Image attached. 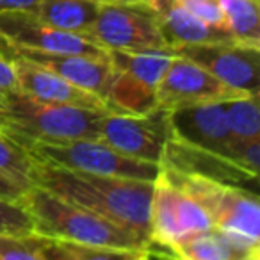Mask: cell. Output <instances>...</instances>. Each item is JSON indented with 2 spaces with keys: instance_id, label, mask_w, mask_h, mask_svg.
I'll list each match as a JSON object with an SVG mask.
<instances>
[{
  "instance_id": "6",
  "label": "cell",
  "mask_w": 260,
  "mask_h": 260,
  "mask_svg": "<svg viewBox=\"0 0 260 260\" xmlns=\"http://www.w3.org/2000/svg\"><path fill=\"white\" fill-rule=\"evenodd\" d=\"M212 221L192 196L173 184L160 168L150 200V242L153 256H171L177 244L212 230Z\"/></svg>"
},
{
  "instance_id": "1",
  "label": "cell",
  "mask_w": 260,
  "mask_h": 260,
  "mask_svg": "<svg viewBox=\"0 0 260 260\" xmlns=\"http://www.w3.org/2000/svg\"><path fill=\"white\" fill-rule=\"evenodd\" d=\"M30 182L123 224L150 241L152 180L84 173L34 160Z\"/></svg>"
},
{
  "instance_id": "3",
  "label": "cell",
  "mask_w": 260,
  "mask_h": 260,
  "mask_svg": "<svg viewBox=\"0 0 260 260\" xmlns=\"http://www.w3.org/2000/svg\"><path fill=\"white\" fill-rule=\"evenodd\" d=\"M160 168L177 187L192 196L203 207L216 230L230 235L253 253L260 255L258 192L196 173Z\"/></svg>"
},
{
  "instance_id": "24",
  "label": "cell",
  "mask_w": 260,
  "mask_h": 260,
  "mask_svg": "<svg viewBox=\"0 0 260 260\" xmlns=\"http://www.w3.org/2000/svg\"><path fill=\"white\" fill-rule=\"evenodd\" d=\"M0 232L32 234V221L20 202L0 196Z\"/></svg>"
},
{
  "instance_id": "28",
  "label": "cell",
  "mask_w": 260,
  "mask_h": 260,
  "mask_svg": "<svg viewBox=\"0 0 260 260\" xmlns=\"http://www.w3.org/2000/svg\"><path fill=\"white\" fill-rule=\"evenodd\" d=\"M2 123H4V107L0 104V126H2Z\"/></svg>"
},
{
  "instance_id": "27",
  "label": "cell",
  "mask_w": 260,
  "mask_h": 260,
  "mask_svg": "<svg viewBox=\"0 0 260 260\" xmlns=\"http://www.w3.org/2000/svg\"><path fill=\"white\" fill-rule=\"evenodd\" d=\"M40 0H0V11H27Z\"/></svg>"
},
{
  "instance_id": "10",
  "label": "cell",
  "mask_w": 260,
  "mask_h": 260,
  "mask_svg": "<svg viewBox=\"0 0 260 260\" xmlns=\"http://www.w3.org/2000/svg\"><path fill=\"white\" fill-rule=\"evenodd\" d=\"M246 93L226 86L219 79L182 55H173L155 89V102L159 107L177 109L185 105L226 102L230 98L244 96Z\"/></svg>"
},
{
  "instance_id": "16",
  "label": "cell",
  "mask_w": 260,
  "mask_h": 260,
  "mask_svg": "<svg viewBox=\"0 0 260 260\" xmlns=\"http://www.w3.org/2000/svg\"><path fill=\"white\" fill-rule=\"evenodd\" d=\"M100 2L102 0H40L27 11L54 27L89 38Z\"/></svg>"
},
{
  "instance_id": "4",
  "label": "cell",
  "mask_w": 260,
  "mask_h": 260,
  "mask_svg": "<svg viewBox=\"0 0 260 260\" xmlns=\"http://www.w3.org/2000/svg\"><path fill=\"white\" fill-rule=\"evenodd\" d=\"M4 123L0 128L38 141H70L98 138L104 112L66 104L43 102L16 89L2 104Z\"/></svg>"
},
{
  "instance_id": "19",
  "label": "cell",
  "mask_w": 260,
  "mask_h": 260,
  "mask_svg": "<svg viewBox=\"0 0 260 260\" xmlns=\"http://www.w3.org/2000/svg\"><path fill=\"white\" fill-rule=\"evenodd\" d=\"M150 256L152 255L148 251L80 244V242L59 241V239H50L47 251V260H141Z\"/></svg>"
},
{
  "instance_id": "15",
  "label": "cell",
  "mask_w": 260,
  "mask_h": 260,
  "mask_svg": "<svg viewBox=\"0 0 260 260\" xmlns=\"http://www.w3.org/2000/svg\"><path fill=\"white\" fill-rule=\"evenodd\" d=\"M148 2L155 9L160 30L170 43L171 50L184 47V45H202L234 40L224 30L210 27L205 22L198 20L187 9L177 4L175 0H148Z\"/></svg>"
},
{
  "instance_id": "8",
  "label": "cell",
  "mask_w": 260,
  "mask_h": 260,
  "mask_svg": "<svg viewBox=\"0 0 260 260\" xmlns=\"http://www.w3.org/2000/svg\"><path fill=\"white\" fill-rule=\"evenodd\" d=\"M170 136V111L159 105L141 114L104 112L98 123V138L107 145L128 157L159 166Z\"/></svg>"
},
{
  "instance_id": "11",
  "label": "cell",
  "mask_w": 260,
  "mask_h": 260,
  "mask_svg": "<svg viewBox=\"0 0 260 260\" xmlns=\"http://www.w3.org/2000/svg\"><path fill=\"white\" fill-rule=\"evenodd\" d=\"M0 38L18 47L43 52L87 54L98 57L107 55V48L93 38L54 27L29 11H0Z\"/></svg>"
},
{
  "instance_id": "18",
  "label": "cell",
  "mask_w": 260,
  "mask_h": 260,
  "mask_svg": "<svg viewBox=\"0 0 260 260\" xmlns=\"http://www.w3.org/2000/svg\"><path fill=\"white\" fill-rule=\"evenodd\" d=\"M173 55L175 54H166V52L107 50V57L112 68L134 77L136 80L152 87V89H157V84L162 79Z\"/></svg>"
},
{
  "instance_id": "13",
  "label": "cell",
  "mask_w": 260,
  "mask_h": 260,
  "mask_svg": "<svg viewBox=\"0 0 260 260\" xmlns=\"http://www.w3.org/2000/svg\"><path fill=\"white\" fill-rule=\"evenodd\" d=\"M16 68L18 89L30 96L52 104L77 105V107L94 109L102 112H112L109 104L91 91L79 87L77 84L66 80L52 70L40 66L22 57H11Z\"/></svg>"
},
{
  "instance_id": "17",
  "label": "cell",
  "mask_w": 260,
  "mask_h": 260,
  "mask_svg": "<svg viewBox=\"0 0 260 260\" xmlns=\"http://www.w3.org/2000/svg\"><path fill=\"white\" fill-rule=\"evenodd\" d=\"M171 256L184 260H258L260 255L253 253L241 242L223 232L212 230L194 235L173 248Z\"/></svg>"
},
{
  "instance_id": "12",
  "label": "cell",
  "mask_w": 260,
  "mask_h": 260,
  "mask_svg": "<svg viewBox=\"0 0 260 260\" xmlns=\"http://www.w3.org/2000/svg\"><path fill=\"white\" fill-rule=\"evenodd\" d=\"M160 166L173 168V170L185 171V173H196L212 178V180L226 182V184L241 185L255 192L258 189V175L244 170L234 159L228 146H224L223 150L198 148V146H191L170 136L164 146Z\"/></svg>"
},
{
  "instance_id": "22",
  "label": "cell",
  "mask_w": 260,
  "mask_h": 260,
  "mask_svg": "<svg viewBox=\"0 0 260 260\" xmlns=\"http://www.w3.org/2000/svg\"><path fill=\"white\" fill-rule=\"evenodd\" d=\"M32 164L34 159L27 153V150L0 128V173L8 175L9 178L29 189L32 185L30 182Z\"/></svg>"
},
{
  "instance_id": "26",
  "label": "cell",
  "mask_w": 260,
  "mask_h": 260,
  "mask_svg": "<svg viewBox=\"0 0 260 260\" xmlns=\"http://www.w3.org/2000/svg\"><path fill=\"white\" fill-rule=\"evenodd\" d=\"M18 89V80H16V68L11 57L0 54V104Z\"/></svg>"
},
{
  "instance_id": "7",
  "label": "cell",
  "mask_w": 260,
  "mask_h": 260,
  "mask_svg": "<svg viewBox=\"0 0 260 260\" xmlns=\"http://www.w3.org/2000/svg\"><path fill=\"white\" fill-rule=\"evenodd\" d=\"M89 38L107 50L173 54L148 0H102Z\"/></svg>"
},
{
  "instance_id": "21",
  "label": "cell",
  "mask_w": 260,
  "mask_h": 260,
  "mask_svg": "<svg viewBox=\"0 0 260 260\" xmlns=\"http://www.w3.org/2000/svg\"><path fill=\"white\" fill-rule=\"evenodd\" d=\"M228 128L235 139H260L258 94L230 98L223 102Z\"/></svg>"
},
{
  "instance_id": "14",
  "label": "cell",
  "mask_w": 260,
  "mask_h": 260,
  "mask_svg": "<svg viewBox=\"0 0 260 260\" xmlns=\"http://www.w3.org/2000/svg\"><path fill=\"white\" fill-rule=\"evenodd\" d=\"M171 138L191 146L223 150L232 139L223 102L170 109Z\"/></svg>"
},
{
  "instance_id": "23",
  "label": "cell",
  "mask_w": 260,
  "mask_h": 260,
  "mask_svg": "<svg viewBox=\"0 0 260 260\" xmlns=\"http://www.w3.org/2000/svg\"><path fill=\"white\" fill-rule=\"evenodd\" d=\"M50 239L38 234L0 232V260H47Z\"/></svg>"
},
{
  "instance_id": "20",
  "label": "cell",
  "mask_w": 260,
  "mask_h": 260,
  "mask_svg": "<svg viewBox=\"0 0 260 260\" xmlns=\"http://www.w3.org/2000/svg\"><path fill=\"white\" fill-rule=\"evenodd\" d=\"M230 36L260 45V0H219Z\"/></svg>"
},
{
  "instance_id": "25",
  "label": "cell",
  "mask_w": 260,
  "mask_h": 260,
  "mask_svg": "<svg viewBox=\"0 0 260 260\" xmlns=\"http://www.w3.org/2000/svg\"><path fill=\"white\" fill-rule=\"evenodd\" d=\"M175 2L180 4L184 9H187V11L191 13V15H194L198 20L205 22L207 25L216 27V29L228 32L219 0H175Z\"/></svg>"
},
{
  "instance_id": "9",
  "label": "cell",
  "mask_w": 260,
  "mask_h": 260,
  "mask_svg": "<svg viewBox=\"0 0 260 260\" xmlns=\"http://www.w3.org/2000/svg\"><path fill=\"white\" fill-rule=\"evenodd\" d=\"M173 52L194 61L226 86L246 94H258L260 45L228 40L216 43L184 45L175 48Z\"/></svg>"
},
{
  "instance_id": "5",
  "label": "cell",
  "mask_w": 260,
  "mask_h": 260,
  "mask_svg": "<svg viewBox=\"0 0 260 260\" xmlns=\"http://www.w3.org/2000/svg\"><path fill=\"white\" fill-rule=\"evenodd\" d=\"M8 134L18 145H22L34 160L64 168V170L152 182L155 180L160 170V166L155 162L139 160L118 152L100 138L70 139V141H38V139L13 134V132H8Z\"/></svg>"
},
{
  "instance_id": "2",
  "label": "cell",
  "mask_w": 260,
  "mask_h": 260,
  "mask_svg": "<svg viewBox=\"0 0 260 260\" xmlns=\"http://www.w3.org/2000/svg\"><path fill=\"white\" fill-rule=\"evenodd\" d=\"M32 221V232L48 239L148 251L152 244L134 230L107 219L79 203L68 202L40 185H30L20 198ZM153 256V255H152Z\"/></svg>"
}]
</instances>
